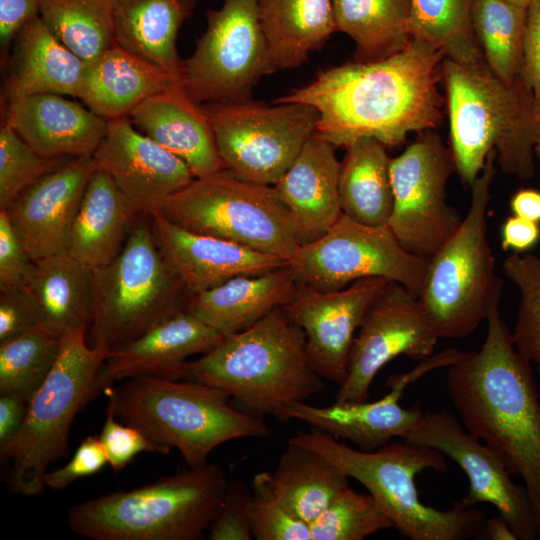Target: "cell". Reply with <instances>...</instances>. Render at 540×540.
<instances>
[{
  "label": "cell",
  "instance_id": "cell-45",
  "mask_svg": "<svg viewBox=\"0 0 540 540\" xmlns=\"http://www.w3.org/2000/svg\"><path fill=\"white\" fill-rule=\"evenodd\" d=\"M99 439L107 455L108 464L115 472L122 470L138 453L167 454L139 428L119 422L110 410H107V417Z\"/></svg>",
  "mask_w": 540,
  "mask_h": 540
},
{
  "label": "cell",
  "instance_id": "cell-43",
  "mask_svg": "<svg viewBox=\"0 0 540 540\" xmlns=\"http://www.w3.org/2000/svg\"><path fill=\"white\" fill-rule=\"evenodd\" d=\"M64 160L42 157L3 121L0 128V210H6L22 191Z\"/></svg>",
  "mask_w": 540,
  "mask_h": 540
},
{
  "label": "cell",
  "instance_id": "cell-53",
  "mask_svg": "<svg viewBox=\"0 0 540 540\" xmlns=\"http://www.w3.org/2000/svg\"><path fill=\"white\" fill-rule=\"evenodd\" d=\"M29 399L16 393L0 394V450L15 437L28 409Z\"/></svg>",
  "mask_w": 540,
  "mask_h": 540
},
{
  "label": "cell",
  "instance_id": "cell-4",
  "mask_svg": "<svg viewBox=\"0 0 540 540\" xmlns=\"http://www.w3.org/2000/svg\"><path fill=\"white\" fill-rule=\"evenodd\" d=\"M182 379L222 390L237 408L260 418H275L289 404L325 388L310 362L303 330L281 307L189 360Z\"/></svg>",
  "mask_w": 540,
  "mask_h": 540
},
{
  "label": "cell",
  "instance_id": "cell-2",
  "mask_svg": "<svg viewBox=\"0 0 540 540\" xmlns=\"http://www.w3.org/2000/svg\"><path fill=\"white\" fill-rule=\"evenodd\" d=\"M494 294L478 351L447 367V390L462 425L504 460L526 488L540 539V395L531 362L516 349Z\"/></svg>",
  "mask_w": 540,
  "mask_h": 540
},
{
  "label": "cell",
  "instance_id": "cell-36",
  "mask_svg": "<svg viewBox=\"0 0 540 540\" xmlns=\"http://www.w3.org/2000/svg\"><path fill=\"white\" fill-rule=\"evenodd\" d=\"M336 30L349 35L361 61L403 50L411 41L410 0H332Z\"/></svg>",
  "mask_w": 540,
  "mask_h": 540
},
{
  "label": "cell",
  "instance_id": "cell-3",
  "mask_svg": "<svg viewBox=\"0 0 540 540\" xmlns=\"http://www.w3.org/2000/svg\"><path fill=\"white\" fill-rule=\"evenodd\" d=\"M450 152L461 182L471 187L495 150L501 169L520 179L535 176L540 122L531 89L520 75L508 84L484 63H442Z\"/></svg>",
  "mask_w": 540,
  "mask_h": 540
},
{
  "label": "cell",
  "instance_id": "cell-20",
  "mask_svg": "<svg viewBox=\"0 0 540 540\" xmlns=\"http://www.w3.org/2000/svg\"><path fill=\"white\" fill-rule=\"evenodd\" d=\"M94 158L139 214L157 212L196 179L182 159L141 133L129 117L108 121Z\"/></svg>",
  "mask_w": 540,
  "mask_h": 540
},
{
  "label": "cell",
  "instance_id": "cell-46",
  "mask_svg": "<svg viewBox=\"0 0 540 540\" xmlns=\"http://www.w3.org/2000/svg\"><path fill=\"white\" fill-rule=\"evenodd\" d=\"M251 489L242 481H229L217 516L209 527L211 540H251Z\"/></svg>",
  "mask_w": 540,
  "mask_h": 540
},
{
  "label": "cell",
  "instance_id": "cell-56",
  "mask_svg": "<svg viewBox=\"0 0 540 540\" xmlns=\"http://www.w3.org/2000/svg\"><path fill=\"white\" fill-rule=\"evenodd\" d=\"M505 1L512 3L516 6H519L521 8H525V9L528 7L529 3L531 2V0H505Z\"/></svg>",
  "mask_w": 540,
  "mask_h": 540
},
{
  "label": "cell",
  "instance_id": "cell-24",
  "mask_svg": "<svg viewBox=\"0 0 540 540\" xmlns=\"http://www.w3.org/2000/svg\"><path fill=\"white\" fill-rule=\"evenodd\" d=\"M4 121L45 158L94 156L108 128L106 119L56 93L7 99Z\"/></svg>",
  "mask_w": 540,
  "mask_h": 540
},
{
  "label": "cell",
  "instance_id": "cell-14",
  "mask_svg": "<svg viewBox=\"0 0 540 540\" xmlns=\"http://www.w3.org/2000/svg\"><path fill=\"white\" fill-rule=\"evenodd\" d=\"M430 259L408 252L387 226L361 224L345 214L321 238L301 245L289 260L297 283L341 290L356 280L395 281L419 297Z\"/></svg>",
  "mask_w": 540,
  "mask_h": 540
},
{
  "label": "cell",
  "instance_id": "cell-47",
  "mask_svg": "<svg viewBox=\"0 0 540 540\" xmlns=\"http://www.w3.org/2000/svg\"><path fill=\"white\" fill-rule=\"evenodd\" d=\"M107 463V455L99 437L91 435L81 442L66 465L47 472L44 482L46 487L53 490H63L75 480L100 471Z\"/></svg>",
  "mask_w": 540,
  "mask_h": 540
},
{
  "label": "cell",
  "instance_id": "cell-48",
  "mask_svg": "<svg viewBox=\"0 0 540 540\" xmlns=\"http://www.w3.org/2000/svg\"><path fill=\"white\" fill-rule=\"evenodd\" d=\"M31 263L6 210H0V291L21 286Z\"/></svg>",
  "mask_w": 540,
  "mask_h": 540
},
{
  "label": "cell",
  "instance_id": "cell-35",
  "mask_svg": "<svg viewBox=\"0 0 540 540\" xmlns=\"http://www.w3.org/2000/svg\"><path fill=\"white\" fill-rule=\"evenodd\" d=\"M270 473L278 499L309 525L350 479L325 457L291 441Z\"/></svg>",
  "mask_w": 540,
  "mask_h": 540
},
{
  "label": "cell",
  "instance_id": "cell-34",
  "mask_svg": "<svg viewBox=\"0 0 540 540\" xmlns=\"http://www.w3.org/2000/svg\"><path fill=\"white\" fill-rule=\"evenodd\" d=\"M339 173L343 214L368 226H387L393 210L391 158L380 141L364 137L346 148Z\"/></svg>",
  "mask_w": 540,
  "mask_h": 540
},
{
  "label": "cell",
  "instance_id": "cell-37",
  "mask_svg": "<svg viewBox=\"0 0 540 540\" xmlns=\"http://www.w3.org/2000/svg\"><path fill=\"white\" fill-rule=\"evenodd\" d=\"M40 17L85 63L117 45L113 0H41Z\"/></svg>",
  "mask_w": 540,
  "mask_h": 540
},
{
  "label": "cell",
  "instance_id": "cell-30",
  "mask_svg": "<svg viewBox=\"0 0 540 540\" xmlns=\"http://www.w3.org/2000/svg\"><path fill=\"white\" fill-rule=\"evenodd\" d=\"M297 281L289 264L234 277L190 298L188 309L222 336L249 328L292 296Z\"/></svg>",
  "mask_w": 540,
  "mask_h": 540
},
{
  "label": "cell",
  "instance_id": "cell-25",
  "mask_svg": "<svg viewBox=\"0 0 540 540\" xmlns=\"http://www.w3.org/2000/svg\"><path fill=\"white\" fill-rule=\"evenodd\" d=\"M335 150L315 131L273 185L290 213L300 246L321 238L343 214L339 197L341 162Z\"/></svg>",
  "mask_w": 540,
  "mask_h": 540
},
{
  "label": "cell",
  "instance_id": "cell-55",
  "mask_svg": "<svg viewBox=\"0 0 540 540\" xmlns=\"http://www.w3.org/2000/svg\"><path fill=\"white\" fill-rule=\"evenodd\" d=\"M483 536L488 540H517L509 523L501 515L485 521Z\"/></svg>",
  "mask_w": 540,
  "mask_h": 540
},
{
  "label": "cell",
  "instance_id": "cell-10",
  "mask_svg": "<svg viewBox=\"0 0 540 540\" xmlns=\"http://www.w3.org/2000/svg\"><path fill=\"white\" fill-rule=\"evenodd\" d=\"M496 159L492 150L471 186L467 215L429 262L419 300L439 338L461 339L472 334L486 319L494 294L503 286L495 274L487 236Z\"/></svg>",
  "mask_w": 540,
  "mask_h": 540
},
{
  "label": "cell",
  "instance_id": "cell-40",
  "mask_svg": "<svg viewBox=\"0 0 540 540\" xmlns=\"http://www.w3.org/2000/svg\"><path fill=\"white\" fill-rule=\"evenodd\" d=\"M59 351L60 338L41 327L0 342V394L16 393L30 400Z\"/></svg>",
  "mask_w": 540,
  "mask_h": 540
},
{
  "label": "cell",
  "instance_id": "cell-5",
  "mask_svg": "<svg viewBox=\"0 0 540 540\" xmlns=\"http://www.w3.org/2000/svg\"><path fill=\"white\" fill-rule=\"evenodd\" d=\"M107 410L139 428L168 454L176 448L188 467L208 464L219 445L239 438H269L273 430L260 418L229 403L215 387L186 380L142 375L110 387Z\"/></svg>",
  "mask_w": 540,
  "mask_h": 540
},
{
  "label": "cell",
  "instance_id": "cell-8",
  "mask_svg": "<svg viewBox=\"0 0 540 540\" xmlns=\"http://www.w3.org/2000/svg\"><path fill=\"white\" fill-rule=\"evenodd\" d=\"M190 294L161 255L141 214L119 254L92 270L90 346L110 351L187 311Z\"/></svg>",
  "mask_w": 540,
  "mask_h": 540
},
{
  "label": "cell",
  "instance_id": "cell-21",
  "mask_svg": "<svg viewBox=\"0 0 540 540\" xmlns=\"http://www.w3.org/2000/svg\"><path fill=\"white\" fill-rule=\"evenodd\" d=\"M94 156L70 157L22 191L6 209L29 258L67 250Z\"/></svg>",
  "mask_w": 540,
  "mask_h": 540
},
{
  "label": "cell",
  "instance_id": "cell-54",
  "mask_svg": "<svg viewBox=\"0 0 540 540\" xmlns=\"http://www.w3.org/2000/svg\"><path fill=\"white\" fill-rule=\"evenodd\" d=\"M509 206L513 215L540 224V190L519 188L511 196Z\"/></svg>",
  "mask_w": 540,
  "mask_h": 540
},
{
  "label": "cell",
  "instance_id": "cell-11",
  "mask_svg": "<svg viewBox=\"0 0 540 540\" xmlns=\"http://www.w3.org/2000/svg\"><path fill=\"white\" fill-rule=\"evenodd\" d=\"M158 212L189 231L288 261L300 247L290 213L273 186L243 180L227 169L196 178Z\"/></svg>",
  "mask_w": 540,
  "mask_h": 540
},
{
  "label": "cell",
  "instance_id": "cell-6",
  "mask_svg": "<svg viewBox=\"0 0 540 540\" xmlns=\"http://www.w3.org/2000/svg\"><path fill=\"white\" fill-rule=\"evenodd\" d=\"M288 441L310 449L361 483L402 536L410 540H466L483 536L485 517L460 501L439 510L419 499L416 475L446 469L445 455L402 440L373 451L354 449L312 428L297 431Z\"/></svg>",
  "mask_w": 540,
  "mask_h": 540
},
{
  "label": "cell",
  "instance_id": "cell-16",
  "mask_svg": "<svg viewBox=\"0 0 540 540\" xmlns=\"http://www.w3.org/2000/svg\"><path fill=\"white\" fill-rule=\"evenodd\" d=\"M438 339L419 297L388 281L361 321L335 401L369 400L370 386L388 362L399 355L419 362L433 354Z\"/></svg>",
  "mask_w": 540,
  "mask_h": 540
},
{
  "label": "cell",
  "instance_id": "cell-32",
  "mask_svg": "<svg viewBox=\"0 0 540 540\" xmlns=\"http://www.w3.org/2000/svg\"><path fill=\"white\" fill-rule=\"evenodd\" d=\"M200 1L113 0L117 44L181 81L176 40Z\"/></svg>",
  "mask_w": 540,
  "mask_h": 540
},
{
  "label": "cell",
  "instance_id": "cell-51",
  "mask_svg": "<svg viewBox=\"0 0 540 540\" xmlns=\"http://www.w3.org/2000/svg\"><path fill=\"white\" fill-rule=\"evenodd\" d=\"M41 0H0V46L2 62L19 32L40 16Z\"/></svg>",
  "mask_w": 540,
  "mask_h": 540
},
{
  "label": "cell",
  "instance_id": "cell-44",
  "mask_svg": "<svg viewBox=\"0 0 540 540\" xmlns=\"http://www.w3.org/2000/svg\"><path fill=\"white\" fill-rule=\"evenodd\" d=\"M250 522L256 540H312L310 525L281 503L267 471L257 473L252 479Z\"/></svg>",
  "mask_w": 540,
  "mask_h": 540
},
{
  "label": "cell",
  "instance_id": "cell-39",
  "mask_svg": "<svg viewBox=\"0 0 540 540\" xmlns=\"http://www.w3.org/2000/svg\"><path fill=\"white\" fill-rule=\"evenodd\" d=\"M474 0H410L412 38L463 64L484 63L472 26Z\"/></svg>",
  "mask_w": 540,
  "mask_h": 540
},
{
  "label": "cell",
  "instance_id": "cell-50",
  "mask_svg": "<svg viewBox=\"0 0 540 540\" xmlns=\"http://www.w3.org/2000/svg\"><path fill=\"white\" fill-rule=\"evenodd\" d=\"M521 76L533 93L540 116V0H531L526 8Z\"/></svg>",
  "mask_w": 540,
  "mask_h": 540
},
{
  "label": "cell",
  "instance_id": "cell-33",
  "mask_svg": "<svg viewBox=\"0 0 540 540\" xmlns=\"http://www.w3.org/2000/svg\"><path fill=\"white\" fill-rule=\"evenodd\" d=\"M275 70L294 69L337 31L332 0H257Z\"/></svg>",
  "mask_w": 540,
  "mask_h": 540
},
{
  "label": "cell",
  "instance_id": "cell-57",
  "mask_svg": "<svg viewBox=\"0 0 540 540\" xmlns=\"http://www.w3.org/2000/svg\"><path fill=\"white\" fill-rule=\"evenodd\" d=\"M534 152H535V155L540 159V122H539Z\"/></svg>",
  "mask_w": 540,
  "mask_h": 540
},
{
  "label": "cell",
  "instance_id": "cell-22",
  "mask_svg": "<svg viewBox=\"0 0 540 540\" xmlns=\"http://www.w3.org/2000/svg\"><path fill=\"white\" fill-rule=\"evenodd\" d=\"M156 245L190 296L242 275H258L289 264L280 256L182 228L158 211L149 215Z\"/></svg>",
  "mask_w": 540,
  "mask_h": 540
},
{
  "label": "cell",
  "instance_id": "cell-12",
  "mask_svg": "<svg viewBox=\"0 0 540 540\" xmlns=\"http://www.w3.org/2000/svg\"><path fill=\"white\" fill-rule=\"evenodd\" d=\"M206 29L183 60L182 87L198 103L252 100L258 82L275 72L257 0H224L206 12Z\"/></svg>",
  "mask_w": 540,
  "mask_h": 540
},
{
  "label": "cell",
  "instance_id": "cell-9",
  "mask_svg": "<svg viewBox=\"0 0 540 540\" xmlns=\"http://www.w3.org/2000/svg\"><path fill=\"white\" fill-rule=\"evenodd\" d=\"M86 328L60 339L58 358L28 403L25 420L15 437L0 450L8 461L10 493L40 496L49 464L68 453L71 424L79 411L98 396L97 373L110 352L90 346Z\"/></svg>",
  "mask_w": 540,
  "mask_h": 540
},
{
  "label": "cell",
  "instance_id": "cell-41",
  "mask_svg": "<svg viewBox=\"0 0 540 540\" xmlns=\"http://www.w3.org/2000/svg\"><path fill=\"white\" fill-rule=\"evenodd\" d=\"M389 528L393 523L374 497L349 485L310 523L312 540H362Z\"/></svg>",
  "mask_w": 540,
  "mask_h": 540
},
{
  "label": "cell",
  "instance_id": "cell-52",
  "mask_svg": "<svg viewBox=\"0 0 540 540\" xmlns=\"http://www.w3.org/2000/svg\"><path fill=\"white\" fill-rule=\"evenodd\" d=\"M539 240V223L512 214L501 225V247L505 251L527 252L536 246Z\"/></svg>",
  "mask_w": 540,
  "mask_h": 540
},
{
  "label": "cell",
  "instance_id": "cell-15",
  "mask_svg": "<svg viewBox=\"0 0 540 540\" xmlns=\"http://www.w3.org/2000/svg\"><path fill=\"white\" fill-rule=\"evenodd\" d=\"M391 158L393 210L388 227L410 253L431 259L462 222L447 204L446 186L455 171L450 149L434 130Z\"/></svg>",
  "mask_w": 540,
  "mask_h": 540
},
{
  "label": "cell",
  "instance_id": "cell-17",
  "mask_svg": "<svg viewBox=\"0 0 540 540\" xmlns=\"http://www.w3.org/2000/svg\"><path fill=\"white\" fill-rule=\"evenodd\" d=\"M402 440L441 452L465 472L469 489L460 500L464 506L491 504L509 523L517 540L538 539L525 486L515 483L501 456L470 434L450 412H424Z\"/></svg>",
  "mask_w": 540,
  "mask_h": 540
},
{
  "label": "cell",
  "instance_id": "cell-18",
  "mask_svg": "<svg viewBox=\"0 0 540 540\" xmlns=\"http://www.w3.org/2000/svg\"><path fill=\"white\" fill-rule=\"evenodd\" d=\"M463 354L456 348L421 360L408 372L388 377L386 387L390 391L381 399L370 402H336L318 407L294 402L283 408L275 417L281 421L300 420L312 428L321 430L336 439H345L361 450H377L394 438H403L421 419L423 410L418 401L409 408L400 405L404 390L425 374L438 368L448 367Z\"/></svg>",
  "mask_w": 540,
  "mask_h": 540
},
{
  "label": "cell",
  "instance_id": "cell-29",
  "mask_svg": "<svg viewBox=\"0 0 540 540\" xmlns=\"http://www.w3.org/2000/svg\"><path fill=\"white\" fill-rule=\"evenodd\" d=\"M21 287L35 306L41 328L60 339L88 329L92 270L67 251L31 260Z\"/></svg>",
  "mask_w": 540,
  "mask_h": 540
},
{
  "label": "cell",
  "instance_id": "cell-31",
  "mask_svg": "<svg viewBox=\"0 0 540 540\" xmlns=\"http://www.w3.org/2000/svg\"><path fill=\"white\" fill-rule=\"evenodd\" d=\"M86 63L64 46L41 17L29 22L12 44L6 100L37 93L78 98Z\"/></svg>",
  "mask_w": 540,
  "mask_h": 540
},
{
  "label": "cell",
  "instance_id": "cell-42",
  "mask_svg": "<svg viewBox=\"0 0 540 540\" xmlns=\"http://www.w3.org/2000/svg\"><path fill=\"white\" fill-rule=\"evenodd\" d=\"M503 270L520 292L514 345L540 373V254L513 253L503 261Z\"/></svg>",
  "mask_w": 540,
  "mask_h": 540
},
{
  "label": "cell",
  "instance_id": "cell-23",
  "mask_svg": "<svg viewBox=\"0 0 540 540\" xmlns=\"http://www.w3.org/2000/svg\"><path fill=\"white\" fill-rule=\"evenodd\" d=\"M222 338L189 311L180 312L111 350L96 376L97 393L116 381L142 375L182 379L189 358L209 352Z\"/></svg>",
  "mask_w": 540,
  "mask_h": 540
},
{
  "label": "cell",
  "instance_id": "cell-38",
  "mask_svg": "<svg viewBox=\"0 0 540 540\" xmlns=\"http://www.w3.org/2000/svg\"><path fill=\"white\" fill-rule=\"evenodd\" d=\"M472 26L489 70L514 82L523 65L526 9L505 0H474Z\"/></svg>",
  "mask_w": 540,
  "mask_h": 540
},
{
  "label": "cell",
  "instance_id": "cell-7",
  "mask_svg": "<svg viewBox=\"0 0 540 540\" xmlns=\"http://www.w3.org/2000/svg\"><path fill=\"white\" fill-rule=\"evenodd\" d=\"M228 482L219 464L188 467L76 504L66 520L90 540H198L217 516Z\"/></svg>",
  "mask_w": 540,
  "mask_h": 540
},
{
  "label": "cell",
  "instance_id": "cell-19",
  "mask_svg": "<svg viewBox=\"0 0 540 540\" xmlns=\"http://www.w3.org/2000/svg\"><path fill=\"white\" fill-rule=\"evenodd\" d=\"M387 282L364 278L330 292L297 283L281 308L303 330L310 362L321 377L338 384L345 380L355 332Z\"/></svg>",
  "mask_w": 540,
  "mask_h": 540
},
{
  "label": "cell",
  "instance_id": "cell-1",
  "mask_svg": "<svg viewBox=\"0 0 540 540\" xmlns=\"http://www.w3.org/2000/svg\"><path fill=\"white\" fill-rule=\"evenodd\" d=\"M444 52L412 38L385 58L320 71L308 84L273 103L299 102L318 112L316 132L336 148L374 138L386 147L405 143L411 132L434 130L442 119Z\"/></svg>",
  "mask_w": 540,
  "mask_h": 540
},
{
  "label": "cell",
  "instance_id": "cell-28",
  "mask_svg": "<svg viewBox=\"0 0 540 540\" xmlns=\"http://www.w3.org/2000/svg\"><path fill=\"white\" fill-rule=\"evenodd\" d=\"M139 215L113 178L97 167L86 185L66 251L90 270L105 266L119 254Z\"/></svg>",
  "mask_w": 540,
  "mask_h": 540
},
{
  "label": "cell",
  "instance_id": "cell-27",
  "mask_svg": "<svg viewBox=\"0 0 540 540\" xmlns=\"http://www.w3.org/2000/svg\"><path fill=\"white\" fill-rule=\"evenodd\" d=\"M178 87L177 77L117 44L86 63L78 99L110 121L129 117L148 98Z\"/></svg>",
  "mask_w": 540,
  "mask_h": 540
},
{
  "label": "cell",
  "instance_id": "cell-26",
  "mask_svg": "<svg viewBox=\"0 0 540 540\" xmlns=\"http://www.w3.org/2000/svg\"><path fill=\"white\" fill-rule=\"evenodd\" d=\"M129 119L141 133L182 159L196 178L225 169L204 106L182 87L148 98Z\"/></svg>",
  "mask_w": 540,
  "mask_h": 540
},
{
  "label": "cell",
  "instance_id": "cell-49",
  "mask_svg": "<svg viewBox=\"0 0 540 540\" xmlns=\"http://www.w3.org/2000/svg\"><path fill=\"white\" fill-rule=\"evenodd\" d=\"M0 292V342L40 327L35 306L21 286Z\"/></svg>",
  "mask_w": 540,
  "mask_h": 540
},
{
  "label": "cell",
  "instance_id": "cell-13",
  "mask_svg": "<svg viewBox=\"0 0 540 540\" xmlns=\"http://www.w3.org/2000/svg\"><path fill=\"white\" fill-rule=\"evenodd\" d=\"M266 105L253 100L205 103L225 169L273 186L316 131L318 112L299 102Z\"/></svg>",
  "mask_w": 540,
  "mask_h": 540
}]
</instances>
